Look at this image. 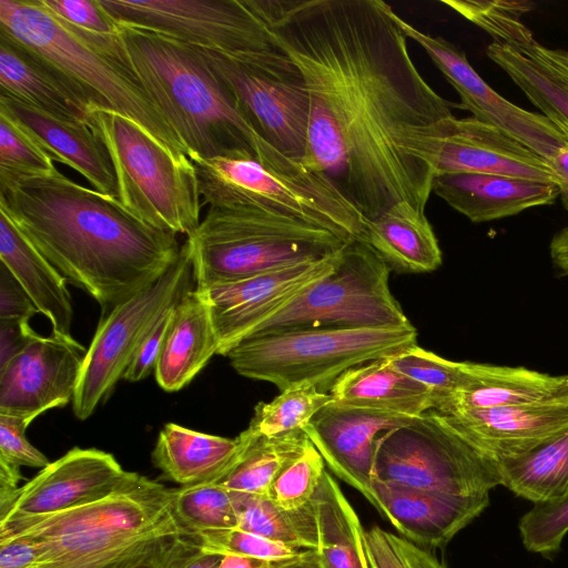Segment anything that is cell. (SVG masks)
<instances>
[{
  "label": "cell",
  "instance_id": "obj_1",
  "mask_svg": "<svg viewBox=\"0 0 568 568\" xmlns=\"http://www.w3.org/2000/svg\"><path fill=\"white\" fill-rule=\"evenodd\" d=\"M301 71L310 99L302 163L366 220L433 192L452 103L414 64L382 0H246Z\"/></svg>",
  "mask_w": 568,
  "mask_h": 568
},
{
  "label": "cell",
  "instance_id": "obj_2",
  "mask_svg": "<svg viewBox=\"0 0 568 568\" xmlns=\"http://www.w3.org/2000/svg\"><path fill=\"white\" fill-rule=\"evenodd\" d=\"M0 210L69 282L111 312L179 258L178 234L155 229L116 199L57 168L0 176Z\"/></svg>",
  "mask_w": 568,
  "mask_h": 568
},
{
  "label": "cell",
  "instance_id": "obj_3",
  "mask_svg": "<svg viewBox=\"0 0 568 568\" xmlns=\"http://www.w3.org/2000/svg\"><path fill=\"white\" fill-rule=\"evenodd\" d=\"M116 37L129 67L187 155L212 159L260 152L266 140L191 44L120 24Z\"/></svg>",
  "mask_w": 568,
  "mask_h": 568
},
{
  "label": "cell",
  "instance_id": "obj_4",
  "mask_svg": "<svg viewBox=\"0 0 568 568\" xmlns=\"http://www.w3.org/2000/svg\"><path fill=\"white\" fill-rule=\"evenodd\" d=\"M0 34L34 52L90 103L120 113L178 158L187 151L129 67L116 34L84 31L42 0H0Z\"/></svg>",
  "mask_w": 568,
  "mask_h": 568
},
{
  "label": "cell",
  "instance_id": "obj_5",
  "mask_svg": "<svg viewBox=\"0 0 568 568\" xmlns=\"http://www.w3.org/2000/svg\"><path fill=\"white\" fill-rule=\"evenodd\" d=\"M202 205L294 217L346 243L365 239L366 219L325 176L266 142L257 155L204 159L190 154Z\"/></svg>",
  "mask_w": 568,
  "mask_h": 568
},
{
  "label": "cell",
  "instance_id": "obj_6",
  "mask_svg": "<svg viewBox=\"0 0 568 568\" xmlns=\"http://www.w3.org/2000/svg\"><path fill=\"white\" fill-rule=\"evenodd\" d=\"M185 242L195 288L320 260L347 244L294 217L223 207H209Z\"/></svg>",
  "mask_w": 568,
  "mask_h": 568
},
{
  "label": "cell",
  "instance_id": "obj_7",
  "mask_svg": "<svg viewBox=\"0 0 568 568\" xmlns=\"http://www.w3.org/2000/svg\"><path fill=\"white\" fill-rule=\"evenodd\" d=\"M416 339L413 325L312 327L252 335L226 356L240 375L270 382L280 390L312 384L324 392L346 371L398 354L416 345Z\"/></svg>",
  "mask_w": 568,
  "mask_h": 568
},
{
  "label": "cell",
  "instance_id": "obj_8",
  "mask_svg": "<svg viewBox=\"0 0 568 568\" xmlns=\"http://www.w3.org/2000/svg\"><path fill=\"white\" fill-rule=\"evenodd\" d=\"M90 123L105 145L119 202L146 224L190 236L202 207L194 165L178 158L131 119L92 109Z\"/></svg>",
  "mask_w": 568,
  "mask_h": 568
},
{
  "label": "cell",
  "instance_id": "obj_9",
  "mask_svg": "<svg viewBox=\"0 0 568 568\" xmlns=\"http://www.w3.org/2000/svg\"><path fill=\"white\" fill-rule=\"evenodd\" d=\"M389 271L367 243L352 241L343 247L331 272L252 335L312 327L412 326L389 290Z\"/></svg>",
  "mask_w": 568,
  "mask_h": 568
},
{
  "label": "cell",
  "instance_id": "obj_10",
  "mask_svg": "<svg viewBox=\"0 0 568 568\" xmlns=\"http://www.w3.org/2000/svg\"><path fill=\"white\" fill-rule=\"evenodd\" d=\"M373 479L454 495L489 493L500 485L494 462L435 409L379 437Z\"/></svg>",
  "mask_w": 568,
  "mask_h": 568
},
{
  "label": "cell",
  "instance_id": "obj_11",
  "mask_svg": "<svg viewBox=\"0 0 568 568\" xmlns=\"http://www.w3.org/2000/svg\"><path fill=\"white\" fill-rule=\"evenodd\" d=\"M192 47L253 129L284 155L302 161L307 148L310 99L301 71L283 50L231 57Z\"/></svg>",
  "mask_w": 568,
  "mask_h": 568
},
{
  "label": "cell",
  "instance_id": "obj_12",
  "mask_svg": "<svg viewBox=\"0 0 568 568\" xmlns=\"http://www.w3.org/2000/svg\"><path fill=\"white\" fill-rule=\"evenodd\" d=\"M193 277L184 242L176 262L155 283L114 307L87 349L72 399L78 419L89 418L123 378L139 345L161 314L190 291Z\"/></svg>",
  "mask_w": 568,
  "mask_h": 568
},
{
  "label": "cell",
  "instance_id": "obj_13",
  "mask_svg": "<svg viewBox=\"0 0 568 568\" xmlns=\"http://www.w3.org/2000/svg\"><path fill=\"white\" fill-rule=\"evenodd\" d=\"M118 24L150 30L231 57L280 52L246 0H98Z\"/></svg>",
  "mask_w": 568,
  "mask_h": 568
},
{
  "label": "cell",
  "instance_id": "obj_14",
  "mask_svg": "<svg viewBox=\"0 0 568 568\" xmlns=\"http://www.w3.org/2000/svg\"><path fill=\"white\" fill-rule=\"evenodd\" d=\"M165 531H186L172 509V490L144 476L99 501L45 516H12L0 521V539L60 537L130 541Z\"/></svg>",
  "mask_w": 568,
  "mask_h": 568
},
{
  "label": "cell",
  "instance_id": "obj_15",
  "mask_svg": "<svg viewBox=\"0 0 568 568\" xmlns=\"http://www.w3.org/2000/svg\"><path fill=\"white\" fill-rule=\"evenodd\" d=\"M342 250L320 260L195 288L209 306L219 342L217 354L226 356L258 326L331 272Z\"/></svg>",
  "mask_w": 568,
  "mask_h": 568
},
{
  "label": "cell",
  "instance_id": "obj_16",
  "mask_svg": "<svg viewBox=\"0 0 568 568\" xmlns=\"http://www.w3.org/2000/svg\"><path fill=\"white\" fill-rule=\"evenodd\" d=\"M397 21L406 37L425 50L456 90L460 98L458 108L503 130L546 161L568 145V136L548 118L509 102L488 85L455 44L443 37L422 32L399 16Z\"/></svg>",
  "mask_w": 568,
  "mask_h": 568
},
{
  "label": "cell",
  "instance_id": "obj_17",
  "mask_svg": "<svg viewBox=\"0 0 568 568\" xmlns=\"http://www.w3.org/2000/svg\"><path fill=\"white\" fill-rule=\"evenodd\" d=\"M85 354L72 336L38 334L0 368V414L36 419L72 403Z\"/></svg>",
  "mask_w": 568,
  "mask_h": 568
},
{
  "label": "cell",
  "instance_id": "obj_18",
  "mask_svg": "<svg viewBox=\"0 0 568 568\" xmlns=\"http://www.w3.org/2000/svg\"><path fill=\"white\" fill-rule=\"evenodd\" d=\"M141 477L124 470L109 453L74 447L20 487L14 506L3 519L45 516L89 505L135 485Z\"/></svg>",
  "mask_w": 568,
  "mask_h": 568
},
{
  "label": "cell",
  "instance_id": "obj_19",
  "mask_svg": "<svg viewBox=\"0 0 568 568\" xmlns=\"http://www.w3.org/2000/svg\"><path fill=\"white\" fill-rule=\"evenodd\" d=\"M413 418L332 400L315 414L304 432L333 473L373 505L376 443L385 433Z\"/></svg>",
  "mask_w": 568,
  "mask_h": 568
},
{
  "label": "cell",
  "instance_id": "obj_20",
  "mask_svg": "<svg viewBox=\"0 0 568 568\" xmlns=\"http://www.w3.org/2000/svg\"><path fill=\"white\" fill-rule=\"evenodd\" d=\"M445 416L473 447L496 462L528 452L568 430V395L547 402L463 410Z\"/></svg>",
  "mask_w": 568,
  "mask_h": 568
},
{
  "label": "cell",
  "instance_id": "obj_21",
  "mask_svg": "<svg viewBox=\"0 0 568 568\" xmlns=\"http://www.w3.org/2000/svg\"><path fill=\"white\" fill-rule=\"evenodd\" d=\"M373 506L409 541L443 547L489 504V493L454 495L372 479Z\"/></svg>",
  "mask_w": 568,
  "mask_h": 568
},
{
  "label": "cell",
  "instance_id": "obj_22",
  "mask_svg": "<svg viewBox=\"0 0 568 568\" xmlns=\"http://www.w3.org/2000/svg\"><path fill=\"white\" fill-rule=\"evenodd\" d=\"M485 173L555 182L548 162L503 130L473 116L452 118L436 175Z\"/></svg>",
  "mask_w": 568,
  "mask_h": 568
},
{
  "label": "cell",
  "instance_id": "obj_23",
  "mask_svg": "<svg viewBox=\"0 0 568 568\" xmlns=\"http://www.w3.org/2000/svg\"><path fill=\"white\" fill-rule=\"evenodd\" d=\"M0 112L16 121L54 161L79 172L98 192L118 200L110 155L91 123L61 121L4 95H0Z\"/></svg>",
  "mask_w": 568,
  "mask_h": 568
},
{
  "label": "cell",
  "instance_id": "obj_24",
  "mask_svg": "<svg viewBox=\"0 0 568 568\" xmlns=\"http://www.w3.org/2000/svg\"><path fill=\"white\" fill-rule=\"evenodd\" d=\"M433 192L474 223L549 205L559 196L555 182L485 173L436 175Z\"/></svg>",
  "mask_w": 568,
  "mask_h": 568
},
{
  "label": "cell",
  "instance_id": "obj_25",
  "mask_svg": "<svg viewBox=\"0 0 568 568\" xmlns=\"http://www.w3.org/2000/svg\"><path fill=\"white\" fill-rule=\"evenodd\" d=\"M0 95L20 101L54 119L90 123V103L50 64L0 34Z\"/></svg>",
  "mask_w": 568,
  "mask_h": 568
},
{
  "label": "cell",
  "instance_id": "obj_26",
  "mask_svg": "<svg viewBox=\"0 0 568 568\" xmlns=\"http://www.w3.org/2000/svg\"><path fill=\"white\" fill-rule=\"evenodd\" d=\"M460 389L437 410L486 409L540 403L568 395V376H555L526 367L464 362Z\"/></svg>",
  "mask_w": 568,
  "mask_h": 568
},
{
  "label": "cell",
  "instance_id": "obj_27",
  "mask_svg": "<svg viewBox=\"0 0 568 568\" xmlns=\"http://www.w3.org/2000/svg\"><path fill=\"white\" fill-rule=\"evenodd\" d=\"M217 352L209 306L196 290H190L172 310L154 369L159 386L166 392L182 389Z\"/></svg>",
  "mask_w": 568,
  "mask_h": 568
},
{
  "label": "cell",
  "instance_id": "obj_28",
  "mask_svg": "<svg viewBox=\"0 0 568 568\" xmlns=\"http://www.w3.org/2000/svg\"><path fill=\"white\" fill-rule=\"evenodd\" d=\"M0 260L27 292L52 333L72 336L73 307L67 278L39 253L0 210Z\"/></svg>",
  "mask_w": 568,
  "mask_h": 568
},
{
  "label": "cell",
  "instance_id": "obj_29",
  "mask_svg": "<svg viewBox=\"0 0 568 568\" xmlns=\"http://www.w3.org/2000/svg\"><path fill=\"white\" fill-rule=\"evenodd\" d=\"M364 242L399 272H433L443 262L438 240L425 212L408 202H398L366 220Z\"/></svg>",
  "mask_w": 568,
  "mask_h": 568
},
{
  "label": "cell",
  "instance_id": "obj_30",
  "mask_svg": "<svg viewBox=\"0 0 568 568\" xmlns=\"http://www.w3.org/2000/svg\"><path fill=\"white\" fill-rule=\"evenodd\" d=\"M329 394L339 405L409 417L434 408L430 392L397 371L388 357L346 371L332 385Z\"/></svg>",
  "mask_w": 568,
  "mask_h": 568
},
{
  "label": "cell",
  "instance_id": "obj_31",
  "mask_svg": "<svg viewBox=\"0 0 568 568\" xmlns=\"http://www.w3.org/2000/svg\"><path fill=\"white\" fill-rule=\"evenodd\" d=\"M239 438L209 435L168 423L160 430L151 458L163 475L181 486L213 483L232 463Z\"/></svg>",
  "mask_w": 568,
  "mask_h": 568
},
{
  "label": "cell",
  "instance_id": "obj_32",
  "mask_svg": "<svg viewBox=\"0 0 568 568\" xmlns=\"http://www.w3.org/2000/svg\"><path fill=\"white\" fill-rule=\"evenodd\" d=\"M312 501L321 568H369L359 518L329 473H324Z\"/></svg>",
  "mask_w": 568,
  "mask_h": 568
},
{
  "label": "cell",
  "instance_id": "obj_33",
  "mask_svg": "<svg viewBox=\"0 0 568 568\" xmlns=\"http://www.w3.org/2000/svg\"><path fill=\"white\" fill-rule=\"evenodd\" d=\"M237 438L236 456L213 483L227 490L258 495L267 494L277 475L310 443L305 432L265 436L248 427Z\"/></svg>",
  "mask_w": 568,
  "mask_h": 568
},
{
  "label": "cell",
  "instance_id": "obj_34",
  "mask_svg": "<svg viewBox=\"0 0 568 568\" xmlns=\"http://www.w3.org/2000/svg\"><path fill=\"white\" fill-rule=\"evenodd\" d=\"M499 483L534 504L568 494V430L523 454L494 462Z\"/></svg>",
  "mask_w": 568,
  "mask_h": 568
},
{
  "label": "cell",
  "instance_id": "obj_35",
  "mask_svg": "<svg viewBox=\"0 0 568 568\" xmlns=\"http://www.w3.org/2000/svg\"><path fill=\"white\" fill-rule=\"evenodd\" d=\"M237 517V528L277 544L303 550H315L317 523L313 501L287 509L267 495L230 490Z\"/></svg>",
  "mask_w": 568,
  "mask_h": 568
},
{
  "label": "cell",
  "instance_id": "obj_36",
  "mask_svg": "<svg viewBox=\"0 0 568 568\" xmlns=\"http://www.w3.org/2000/svg\"><path fill=\"white\" fill-rule=\"evenodd\" d=\"M486 53L528 100L568 136V84L544 63L505 44L493 42Z\"/></svg>",
  "mask_w": 568,
  "mask_h": 568
},
{
  "label": "cell",
  "instance_id": "obj_37",
  "mask_svg": "<svg viewBox=\"0 0 568 568\" xmlns=\"http://www.w3.org/2000/svg\"><path fill=\"white\" fill-rule=\"evenodd\" d=\"M331 402V394L315 385H293L281 390L273 400L258 403L248 428L265 436L304 432L315 414Z\"/></svg>",
  "mask_w": 568,
  "mask_h": 568
},
{
  "label": "cell",
  "instance_id": "obj_38",
  "mask_svg": "<svg viewBox=\"0 0 568 568\" xmlns=\"http://www.w3.org/2000/svg\"><path fill=\"white\" fill-rule=\"evenodd\" d=\"M466 20L516 51L536 42L532 32L521 22V17L534 10L531 1L506 0H442Z\"/></svg>",
  "mask_w": 568,
  "mask_h": 568
},
{
  "label": "cell",
  "instance_id": "obj_39",
  "mask_svg": "<svg viewBox=\"0 0 568 568\" xmlns=\"http://www.w3.org/2000/svg\"><path fill=\"white\" fill-rule=\"evenodd\" d=\"M172 509L189 534L237 528L230 490L214 483L182 486L172 490Z\"/></svg>",
  "mask_w": 568,
  "mask_h": 568
},
{
  "label": "cell",
  "instance_id": "obj_40",
  "mask_svg": "<svg viewBox=\"0 0 568 568\" xmlns=\"http://www.w3.org/2000/svg\"><path fill=\"white\" fill-rule=\"evenodd\" d=\"M400 373L423 384L432 394L435 410H440L465 381L464 362H454L413 345L388 357Z\"/></svg>",
  "mask_w": 568,
  "mask_h": 568
},
{
  "label": "cell",
  "instance_id": "obj_41",
  "mask_svg": "<svg viewBox=\"0 0 568 568\" xmlns=\"http://www.w3.org/2000/svg\"><path fill=\"white\" fill-rule=\"evenodd\" d=\"M325 471V462L310 440L277 475L266 495L283 508L304 507L312 501Z\"/></svg>",
  "mask_w": 568,
  "mask_h": 568
},
{
  "label": "cell",
  "instance_id": "obj_42",
  "mask_svg": "<svg viewBox=\"0 0 568 568\" xmlns=\"http://www.w3.org/2000/svg\"><path fill=\"white\" fill-rule=\"evenodd\" d=\"M519 531L527 550L542 555L557 551L568 532V494L554 501L534 504L520 518Z\"/></svg>",
  "mask_w": 568,
  "mask_h": 568
},
{
  "label": "cell",
  "instance_id": "obj_43",
  "mask_svg": "<svg viewBox=\"0 0 568 568\" xmlns=\"http://www.w3.org/2000/svg\"><path fill=\"white\" fill-rule=\"evenodd\" d=\"M369 568H446L432 552L378 526L364 530Z\"/></svg>",
  "mask_w": 568,
  "mask_h": 568
},
{
  "label": "cell",
  "instance_id": "obj_44",
  "mask_svg": "<svg viewBox=\"0 0 568 568\" xmlns=\"http://www.w3.org/2000/svg\"><path fill=\"white\" fill-rule=\"evenodd\" d=\"M53 161L16 121L0 112V176L50 171L55 168Z\"/></svg>",
  "mask_w": 568,
  "mask_h": 568
},
{
  "label": "cell",
  "instance_id": "obj_45",
  "mask_svg": "<svg viewBox=\"0 0 568 568\" xmlns=\"http://www.w3.org/2000/svg\"><path fill=\"white\" fill-rule=\"evenodd\" d=\"M192 535L204 550L223 556L236 555L274 561L291 558L304 551L239 528L213 529Z\"/></svg>",
  "mask_w": 568,
  "mask_h": 568
},
{
  "label": "cell",
  "instance_id": "obj_46",
  "mask_svg": "<svg viewBox=\"0 0 568 568\" xmlns=\"http://www.w3.org/2000/svg\"><path fill=\"white\" fill-rule=\"evenodd\" d=\"M32 417L0 414V460L21 467L44 468L50 462L27 438Z\"/></svg>",
  "mask_w": 568,
  "mask_h": 568
},
{
  "label": "cell",
  "instance_id": "obj_47",
  "mask_svg": "<svg viewBox=\"0 0 568 568\" xmlns=\"http://www.w3.org/2000/svg\"><path fill=\"white\" fill-rule=\"evenodd\" d=\"M53 13L84 31L116 34L119 24L102 9L98 0H42Z\"/></svg>",
  "mask_w": 568,
  "mask_h": 568
},
{
  "label": "cell",
  "instance_id": "obj_48",
  "mask_svg": "<svg viewBox=\"0 0 568 568\" xmlns=\"http://www.w3.org/2000/svg\"><path fill=\"white\" fill-rule=\"evenodd\" d=\"M174 306L175 304L166 308L144 336L123 375V379L139 382L155 369Z\"/></svg>",
  "mask_w": 568,
  "mask_h": 568
},
{
  "label": "cell",
  "instance_id": "obj_49",
  "mask_svg": "<svg viewBox=\"0 0 568 568\" xmlns=\"http://www.w3.org/2000/svg\"><path fill=\"white\" fill-rule=\"evenodd\" d=\"M38 308L11 272L0 263V320H29Z\"/></svg>",
  "mask_w": 568,
  "mask_h": 568
},
{
  "label": "cell",
  "instance_id": "obj_50",
  "mask_svg": "<svg viewBox=\"0 0 568 568\" xmlns=\"http://www.w3.org/2000/svg\"><path fill=\"white\" fill-rule=\"evenodd\" d=\"M42 558V542L17 535L0 539V568H34Z\"/></svg>",
  "mask_w": 568,
  "mask_h": 568
},
{
  "label": "cell",
  "instance_id": "obj_51",
  "mask_svg": "<svg viewBox=\"0 0 568 568\" xmlns=\"http://www.w3.org/2000/svg\"><path fill=\"white\" fill-rule=\"evenodd\" d=\"M223 555L204 550L192 534L184 535L163 568H219Z\"/></svg>",
  "mask_w": 568,
  "mask_h": 568
},
{
  "label": "cell",
  "instance_id": "obj_52",
  "mask_svg": "<svg viewBox=\"0 0 568 568\" xmlns=\"http://www.w3.org/2000/svg\"><path fill=\"white\" fill-rule=\"evenodd\" d=\"M37 335L29 320H0V368L21 353Z\"/></svg>",
  "mask_w": 568,
  "mask_h": 568
},
{
  "label": "cell",
  "instance_id": "obj_53",
  "mask_svg": "<svg viewBox=\"0 0 568 568\" xmlns=\"http://www.w3.org/2000/svg\"><path fill=\"white\" fill-rule=\"evenodd\" d=\"M22 479L20 467L0 460V520L3 519L14 506Z\"/></svg>",
  "mask_w": 568,
  "mask_h": 568
},
{
  "label": "cell",
  "instance_id": "obj_54",
  "mask_svg": "<svg viewBox=\"0 0 568 568\" xmlns=\"http://www.w3.org/2000/svg\"><path fill=\"white\" fill-rule=\"evenodd\" d=\"M547 162L554 172L562 206L568 211V145L557 151Z\"/></svg>",
  "mask_w": 568,
  "mask_h": 568
},
{
  "label": "cell",
  "instance_id": "obj_55",
  "mask_svg": "<svg viewBox=\"0 0 568 568\" xmlns=\"http://www.w3.org/2000/svg\"><path fill=\"white\" fill-rule=\"evenodd\" d=\"M550 258L561 275H568V226L558 231L549 244Z\"/></svg>",
  "mask_w": 568,
  "mask_h": 568
},
{
  "label": "cell",
  "instance_id": "obj_56",
  "mask_svg": "<svg viewBox=\"0 0 568 568\" xmlns=\"http://www.w3.org/2000/svg\"><path fill=\"white\" fill-rule=\"evenodd\" d=\"M270 568H321L315 550H304L297 556L271 561Z\"/></svg>",
  "mask_w": 568,
  "mask_h": 568
},
{
  "label": "cell",
  "instance_id": "obj_57",
  "mask_svg": "<svg viewBox=\"0 0 568 568\" xmlns=\"http://www.w3.org/2000/svg\"><path fill=\"white\" fill-rule=\"evenodd\" d=\"M270 562L254 557L225 555L219 568H267Z\"/></svg>",
  "mask_w": 568,
  "mask_h": 568
},
{
  "label": "cell",
  "instance_id": "obj_58",
  "mask_svg": "<svg viewBox=\"0 0 568 568\" xmlns=\"http://www.w3.org/2000/svg\"><path fill=\"white\" fill-rule=\"evenodd\" d=\"M552 71L568 84V50H557L552 55Z\"/></svg>",
  "mask_w": 568,
  "mask_h": 568
},
{
  "label": "cell",
  "instance_id": "obj_59",
  "mask_svg": "<svg viewBox=\"0 0 568 568\" xmlns=\"http://www.w3.org/2000/svg\"><path fill=\"white\" fill-rule=\"evenodd\" d=\"M179 542V541H178ZM174 549V548H173ZM172 552V551H171ZM170 552V554H171ZM170 554L166 556V557H163V558H160V559H156V560H152V561H149V562H145V564H142L138 567H134V568H163V566L165 565Z\"/></svg>",
  "mask_w": 568,
  "mask_h": 568
},
{
  "label": "cell",
  "instance_id": "obj_60",
  "mask_svg": "<svg viewBox=\"0 0 568 568\" xmlns=\"http://www.w3.org/2000/svg\"><path fill=\"white\" fill-rule=\"evenodd\" d=\"M270 566H271V562H270ZM270 566L267 568H270Z\"/></svg>",
  "mask_w": 568,
  "mask_h": 568
}]
</instances>
